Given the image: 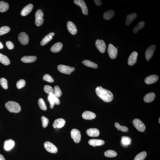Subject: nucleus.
Segmentation results:
<instances>
[{"mask_svg": "<svg viewBox=\"0 0 160 160\" xmlns=\"http://www.w3.org/2000/svg\"><path fill=\"white\" fill-rule=\"evenodd\" d=\"M95 45L97 49L101 53H104L105 52L106 48V45L104 41L97 39L95 41Z\"/></svg>", "mask_w": 160, "mask_h": 160, "instance_id": "9b49d317", "label": "nucleus"}, {"mask_svg": "<svg viewBox=\"0 0 160 160\" xmlns=\"http://www.w3.org/2000/svg\"><path fill=\"white\" fill-rule=\"evenodd\" d=\"M138 53L136 51H134L131 54L128 60V64L129 65L132 66L136 63Z\"/></svg>", "mask_w": 160, "mask_h": 160, "instance_id": "4468645a", "label": "nucleus"}, {"mask_svg": "<svg viewBox=\"0 0 160 160\" xmlns=\"http://www.w3.org/2000/svg\"><path fill=\"white\" fill-rule=\"evenodd\" d=\"M38 104L40 108L43 110H46L47 107L46 105L44 100L42 98L39 99L38 101Z\"/></svg>", "mask_w": 160, "mask_h": 160, "instance_id": "c9c22d12", "label": "nucleus"}, {"mask_svg": "<svg viewBox=\"0 0 160 160\" xmlns=\"http://www.w3.org/2000/svg\"><path fill=\"white\" fill-rule=\"evenodd\" d=\"M95 92L98 96L105 102H110L113 99V94L110 91L101 86L97 87L95 89Z\"/></svg>", "mask_w": 160, "mask_h": 160, "instance_id": "f257e3e1", "label": "nucleus"}, {"mask_svg": "<svg viewBox=\"0 0 160 160\" xmlns=\"http://www.w3.org/2000/svg\"><path fill=\"white\" fill-rule=\"evenodd\" d=\"M105 155L106 157H113L117 156V154L115 151L109 150L105 151Z\"/></svg>", "mask_w": 160, "mask_h": 160, "instance_id": "f704fd0d", "label": "nucleus"}, {"mask_svg": "<svg viewBox=\"0 0 160 160\" xmlns=\"http://www.w3.org/2000/svg\"><path fill=\"white\" fill-rule=\"evenodd\" d=\"M33 7L32 4H30L25 7L21 12V15L23 16H26L32 11Z\"/></svg>", "mask_w": 160, "mask_h": 160, "instance_id": "aec40b11", "label": "nucleus"}, {"mask_svg": "<svg viewBox=\"0 0 160 160\" xmlns=\"http://www.w3.org/2000/svg\"><path fill=\"white\" fill-rule=\"evenodd\" d=\"M133 123L137 130L141 132H143L146 129V126L143 122L140 120L138 119H134Z\"/></svg>", "mask_w": 160, "mask_h": 160, "instance_id": "39448f33", "label": "nucleus"}, {"mask_svg": "<svg viewBox=\"0 0 160 160\" xmlns=\"http://www.w3.org/2000/svg\"><path fill=\"white\" fill-rule=\"evenodd\" d=\"M48 100L50 103V107L52 109L55 105H59L60 103L58 98L56 97L53 94L49 95L48 97Z\"/></svg>", "mask_w": 160, "mask_h": 160, "instance_id": "1a4fd4ad", "label": "nucleus"}, {"mask_svg": "<svg viewBox=\"0 0 160 160\" xmlns=\"http://www.w3.org/2000/svg\"><path fill=\"white\" fill-rule=\"evenodd\" d=\"M82 117L84 119L87 120H92L96 117V115L93 112L89 111H85L82 114Z\"/></svg>", "mask_w": 160, "mask_h": 160, "instance_id": "6ab92c4d", "label": "nucleus"}, {"mask_svg": "<svg viewBox=\"0 0 160 160\" xmlns=\"http://www.w3.org/2000/svg\"><path fill=\"white\" fill-rule=\"evenodd\" d=\"M5 107L11 113H17L21 110L20 106L16 102L8 101L5 103Z\"/></svg>", "mask_w": 160, "mask_h": 160, "instance_id": "f03ea898", "label": "nucleus"}, {"mask_svg": "<svg viewBox=\"0 0 160 160\" xmlns=\"http://www.w3.org/2000/svg\"><path fill=\"white\" fill-rule=\"evenodd\" d=\"M137 14L136 13H133L128 15L127 16L126 24L127 26H129L131 23L133 21L137 18Z\"/></svg>", "mask_w": 160, "mask_h": 160, "instance_id": "bb28decb", "label": "nucleus"}, {"mask_svg": "<svg viewBox=\"0 0 160 160\" xmlns=\"http://www.w3.org/2000/svg\"><path fill=\"white\" fill-rule=\"evenodd\" d=\"M54 33L51 32L45 36L41 41L40 44L41 46L44 45L53 39V37L54 35Z\"/></svg>", "mask_w": 160, "mask_h": 160, "instance_id": "5701e85b", "label": "nucleus"}, {"mask_svg": "<svg viewBox=\"0 0 160 160\" xmlns=\"http://www.w3.org/2000/svg\"><path fill=\"white\" fill-rule=\"evenodd\" d=\"M3 44L0 41V49H3Z\"/></svg>", "mask_w": 160, "mask_h": 160, "instance_id": "09e8293b", "label": "nucleus"}, {"mask_svg": "<svg viewBox=\"0 0 160 160\" xmlns=\"http://www.w3.org/2000/svg\"><path fill=\"white\" fill-rule=\"evenodd\" d=\"M147 153L145 151H143L138 154L134 160H144L147 156Z\"/></svg>", "mask_w": 160, "mask_h": 160, "instance_id": "72a5a7b5", "label": "nucleus"}, {"mask_svg": "<svg viewBox=\"0 0 160 160\" xmlns=\"http://www.w3.org/2000/svg\"><path fill=\"white\" fill-rule=\"evenodd\" d=\"M74 3L81 8L82 13L85 15H87L88 14V9L86 3L83 0H74Z\"/></svg>", "mask_w": 160, "mask_h": 160, "instance_id": "0eeeda50", "label": "nucleus"}, {"mask_svg": "<svg viewBox=\"0 0 160 160\" xmlns=\"http://www.w3.org/2000/svg\"><path fill=\"white\" fill-rule=\"evenodd\" d=\"M67 27L68 32L71 34L73 35L76 34L77 32V29L75 25L71 21L68 22Z\"/></svg>", "mask_w": 160, "mask_h": 160, "instance_id": "2eb2a0df", "label": "nucleus"}, {"mask_svg": "<svg viewBox=\"0 0 160 160\" xmlns=\"http://www.w3.org/2000/svg\"><path fill=\"white\" fill-rule=\"evenodd\" d=\"M86 133L88 136L91 137H96L99 136V130L95 128H91L87 130Z\"/></svg>", "mask_w": 160, "mask_h": 160, "instance_id": "4be33fe9", "label": "nucleus"}, {"mask_svg": "<svg viewBox=\"0 0 160 160\" xmlns=\"http://www.w3.org/2000/svg\"><path fill=\"white\" fill-rule=\"evenodd\" d=\"M43 80H45L51 83L54 82V80L52 77L49 74H45L43 76Z\"/></svg>", "mask_w": 160, "mask_h": 160, "instance_id": "c03bdc74", "label": "nucleus"}, {"mask_svg": "<svg viewBox=\"0 0 160 160\" xmlns=\"http://www.w3.org/2000/svg\"><path fill=\"white\" fill-rule=\"evenodd\" d=\"M10 29L9 27L3 26L0 28V36L6 34L9 32Z\"/></svg>", "mask_w": 160, "mask_h": 160, "instance_id": "58836bf2", "label": "nucleus"}, {"mask_svg": "<svg viewBox=\"0 0 160 160\" xmlns=\"http://www.w3.org/2000/svg\"><path fill=\"white\" fill-rule=\"evenodd\" d=\"M44 90L45 93L49 95L53 94L54 90L52 87L48 85H46L44 88Z\"/></svg>", "mask_w": 160, "mask_h": 160, "instance_id": "ea45409f", "label": "nucleus"}, {"mask_svg": "<svg viewBox=\"0 0 160 160\" xmlns=\"http://www.w3.org/2000/svg\"><path fill=\"white\" fill-rule=\"evenodd\" d=\"M41 119L43 127L44 128H46L48 124V119L44 116H42L41 117Z\"/></svg>", "mask_w": 160, "mask_h": 160, "instance_id": "37998d69", "label": "nucleus"}, {"mask_svg": "<svg viewBox=\"0 0 160 160\" xmlns=\"http://www.w3.org/2000/svg\"><path fill=\"white\" fill-rule=\"evenodd\" d=\"M53 94L57 98L61 96L62 93L59 86H56L54 87Z\"/></svg>", "mask_w": 160, "mask_h": 160, "instance_id": "e433bc0d", "label": "nucleus"}, {"mask_svg": "<svg viewBox=\"0 0 160 160\" xmlns=\"http://www.w3.org/2000/svg\"><path fill=\"white\" fill-rule=\"evenodd\" d=\"M8 4L3 1H0V12H3L7 11L9 9Z\"/></svg>", "mask_w": 160, "mask_h": 160, "instance_id": "c756f323", "label": "nucleus"}, {"mask_svg": "<svg viewBox=\"0 0 160 160\" xmlns=\"http://www.w3.org/2000/svg\"><path fill=\"white\" fill-rule=\"evenodd\" d=\"M57 68L59 71L62 73L70 74L72 72L74 71L75 68L70 67L69 66L64 65H59L57 66Z\"/></svg>", "mask_w": 160, "mask_h": 160, "instance_id": "20e7f679", "label": "nucleus"}, {"mask_svg": "<svg viewBox=\"0 0 160 160\" xmlns=\"http://www.w3.org/2000/svg\"><path fill=\"white\" fill-rule=\"evenodd\" d=\"M0 62L4 65H8L10 64V62L8 58L5 55L0 53Z\"/></svg>", "mask_w": 160, "mask_h": 160, "instance_id": "c85d7f7f", "label": "nucleus"}, {"mask_svg": "<svg viewBox=\"0 0 160 160\" xmlns=\"http://www.w3.org/2000/svg\"><path fill=\"white\" fill-rule=\"evenodd\" d=\"M88 143L91 146L95 147V146H101L105 144L104 141L98 139H91L89 141Z\"/></svg>", "mask_w": 160, "mask_h": 160, "instance_id": "412c9836", "label": "nucleus"}, {"mask_svg": "<svg viewBox=\"0 0 160 160\" xmlns=\"http://www.w3.org/2000/svg\"><path fill=\"white\" fill-rule=\"evenodd\" d=\"M131 139L129 137L123 136L122 137L121 143L123 146H126L131 144Z\"/></svg>", "mask_w": 160, "mask_h": 160, "instance_id": "2f4dec72", "label": "nucleus"}, {"mask_svg": "<svg viewBox=\"0 0 160 160\" xmlns=\"http://www.w3.org/2000/svg\"><path fill=\"white\" fill-rule=\"evenodd\" d=\"M159 76L156 75H152L145 78L144 81L147 84H151L156 82L158 80Z\"/></svg>", "mask_w": 160, "mask_h": 160, "instance_id": "f3484780", "label": "nucleus"}, {"mask_svg": "<svg viewBox=\"0 0 160 160\" xmlns=\"http://www.w3.org/2000/svg\"><path fill=\"white\" fill-rule=\"evenodd\" d=\"M25 84V81L24 80H20L17 82L16 86L18 88L20 89L24 87Z\"/></svg>", "mask_w": 160, "mask_h": 160, "instance_id": "79ce46f5", "label": "nucleus"}, {"mask_svg": "<svg viewBox=\"0 0 160 160\" xmlns=\"http://www.w3.org/2000/svg\"><path fill=\"white\" fill-rule=\"evenodd\" d=\"M18 39L20 43L22 45H26L28 43L29 37L25 33H20L18 36Z\"/></svg>", "mask_w": 160, "mask_h": 160, "instance_id": "ddd939ff", "label": "nucleus"}, {"mask_svg": "<svg viewBox=\"0 0 160 160\" xmlns=\"http://www.w3.org/2000/svg\"><path fill=\"white\" fill-rule=\"evenodd\" d=\"M145 25V22L142 21L139 23L135 26L133 29V32L136 34L139 31L142 29Z\"/></svg>", "mask_w": 160, "mask_h": 160, "instance_id": "473e14b6", "label": "nucleus"}, {"mask_svg": "<svg viewBox=\"0 0 160 160\" xmlns=\"http://www.w3.org/2000/svg\"><path fill=\"white\" fill-rule=\"evenodd\" d=\"M82 63L85 66L87 67L94 68H96L98 67L97 64L91 61L90 60H85L82 61Z\"/></svg>", "mask_w": 160, "mask_h": 160, "instance_id": "cd10ccee", "label": "nucleus"}, {"mask_svg": "<svg viewBox=\"0 0 160 160\" xmlns=\"http://www.w3.org/2000/svg\"><path fill=\"white\" fill-rule=\"evenodd\" d=\"M43 16L42 10L40 9L37 10L35 14V23L37 26H40L43 24L44 21Z\"/></svg>", "mask_w": 160, "mask_h": 160, "instance_id": "7ed1b4c3", "label": "nucleus"}, {"mask_svg": "<svg viewBox=\"0 0 160 160\" xmlns=\"http://www.w3.org/2000/svg\"><path fill=\"white\" fill-rule=\"evenodd\" d=\"M65 120L62 118H59L55 120L54 121L53 126L55 128H61L65 125Z\"/></svg>", "mask_w": 160, "mask_h": 160, "instance_id": "a211bd4d", "label": "nucleus"}, {"mask_svg": "<svg viewBox=\"0 0 160 160\" xmlns=\"http://www.w3.org/2000/svg\"><path fill=\"white\" fill-rule=\"evenodd\" d=\"M108 52L109 57L112 59H115L117 57L118 53L117 49L111 44H110L108 45Z\"/></svg>", "mask_w": 160, "mask_h": 160, "instance_id": "423d86ee", "label": "nucleus"}, {"mask_svg": "<svg viewBox=\"0 0 160 160\" xmlns=\"http://www.w3.org/2000/svg\"><path fill=\"white\" fill-rule=\"evenodd\" d=\"M63 44L61 43L58 42L54 44L51 48V50L54 53L58 52L61 50Z\"/></svg>", "mask_w": 160, "mask_h": 160, "instance_id": "a878e982", "label": "nucleus"}, {"mask_svg": "<svg viewBox=\"0 0 160 160\" xmlns=\"http://www.w3.org/2000/svg\"><path fill=\"white\" fill-rule=\"evenodd\" d=\"M115 12L113 10H110L105 12L103 14V17L105 19L109 20L114 16Z\"/></svg>", "mask_w": 160, "mask_h": 160, "instance_id": "7c9ffc66", "label": "nucleus"}, {"mask_svg": "<svg viewBox=\"0 0 160 160\" xmlns=\"http://www.w3.org/2000/svg\"><path fill=\"white\" fill-rule=\"evenodd\" d=\"M160 118H159V124L160 123Z\"/></svg>", "mask_w": 160, "mask_h": 160, "instance_id": "8fccbe9b", "label": "nucleus"}, {"mask_svg": "<svg viewBox=\"0 0 160 160\" xmlns=\"http://www.w3.org/2000/svg\"><path fill=\"white\" fill-rule=\"evenodd\" d=\"M94 1L97 5L99 6L101 5V2L100 0H95Z\"/></svg>", "mask_w": 160, "mask_h": 160, "instance_id": "49530a36", "label": "nucleus"}, {"mask_svg": "<svg viewBox=\"0 0 160 160\" xmlns=\"http://www.w3.org/2000/svg\"><path fill=\"white\" fill-rule=\"evenodd\" d=\"M37 57L35 56H24L23 57L21 61L25 63H30L34 62L36 61Z\"/></svg>", "mask_w": 160, "mask_h": 160, "instance_id": "b1692460", "label": "nucleus"}, {"mask_svg": "<svg viewBox=\"0 0 160 160\" xmlns=\"http://www.w3.org/2000/svg\"><path fill=\"white\" fill-rule=\"evenodd\" d=\"M156 46L155 45H152L149 46L145 52V58L147 61H149L152 58L156 49Z\"/></svg>", "mask_w": 160, "mask_h": 160, "instance_id": "6e6552de", "label": "nucleus"}, {"mask_svg": "<svg viewBox=\"0 0 160 160\" xmlns=\"http://www.w3.org/2000/svg\"><path fill=\"white\" fill-rule=\"evenodd\" d=\"M0 160H6L3 156L0 154Z\"/></svg>", "mask_w": 160, "mask_h": 160, "instance_id": "de8ad7c7", "label": "nucleus"}, {"mask_svg": "<svg viewBox=\"0 0 160 160\" xmlns=\"http://www.w3.org/2000/svg\"><path fill=\"white\" fill-rule=\"evenodd\" d=\"M0 84L3 88L5 89L8 88V81L5 78H2L0 79Z\"/></svg>", "mask_w": 160, "mask_h": 160, "instance_id": "a19ab883", "label": "nucleus"}, {"mask_svg": "<svg viewBox=\"0 0 160 160\" xmlns=\"http://www.w3.org/2000/svg\"><path fill=\"white\" fill-rule=\"evenodd\" d=\"M115 127L118 130L121 131L123 132H127L128 131V128L125 126H122L118 122H116L115 124Z\"/></svg>", "mask_w": 160, "mask_h": 160, "instance_id": "4c0bfd02", "label": "nucleus"}, {"mask_svg": "<svg viewBox=\"0 0 160 160\" xmlns=\"http://www.w3.org/2000/svg\"><path fill=\"white\" fill-rule=\"evenodd\" d=\"M155 95L154 93L151 92L147 93L145 95L144 100L145 102L150 103L152 102L155 99Z\"/></svg>", "mask_w": 160, "mask_h": 160, "instance_id": "393cba45", "label": "nucleus"}, {"mask_svg": "<svg viewBox=\"0 0 160 160\" xmlns=\"http://www.w3.org/2000/svg\"><path fill=\"white\" fill-rule=\"evenodd\" d=\"M14 141L11 139L6 140L4 143V149L6 151H9L13 148L15 145Z\"/></svg>", "mask_w": 160, "mask_h": 160, "instance_id": "dca6fc26", "label": "nucleus"}, {"mask_svg": "<svg viewBox=\"0 0 160 160\" xmlns=\"http://www.w3.org/2000/svg\"><path fill=\"white\" fill-rule=\"evenodd\" d=\"M46 150L49 152L55 153L57 152L58 149L51 142H46L44 144Z\"/></svg>", "mask_w": 160, "mask_h": 160, "instance_id": "9d476101", "label": "nucleus"}, {"mask_svg": "<svg viewBox=\"0 0 160 160\" xmlns=\"http://www.w3.org/2000/svg\"><path fill=\"white\" fill-rule=\"evenodd\" d=\"M6 45L8 48L9 50H11L14 48L13 44L11 41H7L6 43Z\"/></svg>", "mask_w": 160, "mask_h": 160, "instance_id": "a18cd8bd", "label": "nucleus"}, {"mask_svg": "<svg viewBox=\"0 0 160 160\" xmlns=\"http://www.w3.org/2000/svg\"><path fill=\"white\" fill-rule=\"evenodd\" d=\"M71 137L75 142L78 143L80 142L81 135L79 131L75 129H74L71 130Z\"/></svg>", "mask_w": 160, "mask_h": 160, "instance_id": "f8f14e48", "label": "nucleus"}]
</instances>
